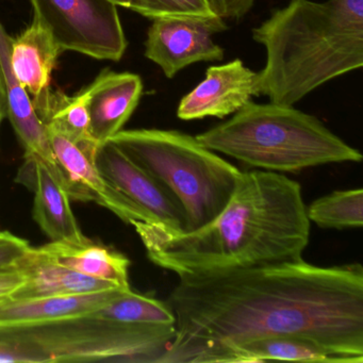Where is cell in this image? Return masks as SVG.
I'll list each match as a JSON object with an SVG mask.
<instances>
[{"label": "cell", "mask_w": 363, "mask_h": 363, "mask_svg": "<svg viewBox=\"0 0 363 363\" xmlns=\"http://www.w3.org/2000/svg\"><path fill=\"white\" fill-rule=\"evenodd\" d=\"M176 335L158 363L220 362L240 344L296 335L363 362V267L303 259L184 276L167 301Z\"/></svg>", "instance_id": "1"}, {"label": "cell", "mask_w": 363, "mask_h": 363, "mask_svg": "<svg viewBox=\"0 0 363 363\" xmlns=\"http://www.w3.org/2000/svg\"><path fill=\"white\" fill-rule=\"evenodd\" d=\"M301 186L276 172H241L224 209L205 226L171 233L133 222L148 259L184 276L296 261L309 243Z\"/></svg>", "instance_id": "2"}, {"label": "cell", "mask_w": 363, "mask_h": 363, "mask_svg": "<svg viewBox=\"0 0 363 363\" xmlns=\"http://www.w3.org/2000/svg\"><path fill=\"white\" fill-rule=\"evenodd\" d=\"M252 33L267 50L255 96L293 106L329 80L362 67L363 0H290Z\"/></svg>", "instance_id": "3"}, {"label": "cell", "mask_w": 363, "mask_h": 363, "mask_svg": "<svg viewBox=\"0 0 363 363\" xmlns=\"http://www.w3.org/2000/svg\"><path fill=\"white\" fill-rule=\"evenodd\" d=\"M201 145L276 173H298L329 163L361 162L356 148L331 133L315 116L293 106L247 101L235 116L201 135Z\"/></svg>", "instance_id": "4"}, {"label": "cell", "mask_w": 363, "mask_h": 363, "mask_svg": "<svg viewBox=\"0 0 363 363\" xmlns=\"http://www.w3.org/2000/svg\"><path fill=\"white\" fill-rule=\"evenodd\" d=\"M109 141L177 201L186 233L205 226L224 209L241 174L196 137L177 130H121Z\"/></svg>", "instance_id": "5"}, {"label": "cell", "mask_w": 363, "mask_h": 363, "mask_svg": "<svg viewBox=\"0 0 363 363\" xmlns=\"http://www.w3.org/2000/svg\"><path fill=\"white\" fill-rule=\"evenodd\" d=\"M14 330L43 363H158L176 335V325L133 324L86 315Z\"/></svg>", "instance_id": "6"}, {"label": "cell", "mask_w": 363, "mask_h": 363, "mask_svg": "<svg viewBox=\"0 0 363 363\" xmlns=\"http://www.w3.org/2000/svg\"><path fill=\"white\" fill-rule=\"evenodd\" d=\"M33 18L63 52L118 62L127 50L118 6L110 0H30Z\"/></svg>", "instance_id": "7"}, {"label": "cell", "mask_w": 363, "mask_h": 363, "mask_svg": "<svg viewBox=\"0 0 363 363\" xmlns=\"http://www.w3.org/2000/svg\"><path fill=\"white\" fill-rule=\"evenodd\" d=\"M95 164L130 206L135 222L186 233V216L177 201L118 146L110 141L97 146Z\"/></svg>", "instance_id": "8"}, {"label": "cell", "mask_w": 363, "mask_h": 363, "mask_svg": "<svg viewBox=\"0 0 363 363\" xmlns=\"http://www.w3.org/2000/svg\"><path fill=\"white\" fill-rule=\"evenodd\" d=\"M152 21L145 57L160 67L167 78L194 63L224 59V50L212 40L216 33L228 28L218 16L179 14Z\"/></svg>", "instance_id": "9"}, {"label": "cell", "mask_w": 363, "mask_h": 363, "mask_svg": "<svg viewBox=\"0 0 363 363\" xmlns=\"http://www.w3.org/2000/svg\"><path fill=\"white\" fill-rule=\"evenodd\" d=\"M46 128L55 160L69 199L94 201L113 212L125 223L135 222L130 206L104 178L95 164V152L99 145L77 144L58 131Z\"/></svg>", "instance_id": "10"}, {"label": "cell", "mask_w": 363, "mask_h": 363, "mask_svg": "<svg viewBox=\"0 0 363 363\" xmlns=\"http://www.w3.org/2000/svg\"><path fill=\"white\" fill-rule=\"evenodd\" d=\"M257 73L235 59L209 67L205 79L180 101V120H201L207 116L224 118L241 109L255 96Z\"/></svg>", "instance_id": "11"}, {"label": "cell", "mask_w": 363, "mask_h": 363, "mask_svg": "<svg viewBox=\"0 0 363 363\" xmlns=\"http://www.w3.org/2000/svg\"><path fill=\"white\" fill-rule=\"evenodd\" d=\"M90 131L99 145L122 130L139 105L143 82L137 74L105 69L84 89Z\"/></svg>", "instance_id": "12"}, {"label": "cell", "mask_w": 363, "mask_h": 363, "mask_svg": "<svg viewBox=\"0 0 363 363\" xmlns=\"http://www.w3.org/2000/svg\"><path fill=\"white\" fill-rule=\"evenodd\" d=\"M35 191L33 218L52 242L84 244V237L71 207V199L63 186L58 165L41 156H29Z\"/></svg>", "instance_id": "13"}, {"label": "cell", "mask_w": 363, "mask_h": 363, "mask_svg": "<svg viewBox=\"0 0 363 363\" xmlns=\"http://www.w3.org/2000/svg\"><path fill=\"white\" fill-rule=\"evenodd\" d=\"M123 291L127 290L116 289L89 294L33 298L7 297L0 301V330L28 328L86 316Z\"/></svg>", "instance_id": "14"}, {"label": "cell", "mask_w": 363, "mask_h": 363, "mask_svg": "<svg viewBox=\"0 0 363 363\" xmlns=\"http://www.w3.org/2000/svg\"><path fill=\"white\" fill-rule=\"evenodd\" d=\"M25 276V284L11 295L12 298L67 296L105 291L129 290L120 284L82 275L55 262L41 248H29L14 264Z\"/></svg>", "instance_id": "15"}, {"label": "cell", "mask_w": 363, "mask_h": 363, "mask_svg": "<svg viewBox=\"0 0 363 363\" xmlns=\"http://www.w3.org/2000/svg\"><path fill=\"white\" fill-rule=\"evenodd\" d=\"M12 38L0 21V71L5 84L7 116L25 150V157L41 156L57 164L48 128L35 112L33 99L18 82L10 63Z\"/></svg>", "instance_id": "16"}, {"label": "cell", "mask_w": 363, "mask_h": 363, "mask_svg": "<svg viewBox=\"0 0 363 363\" xmlns=\"http://www.w3.org/2000/svg\"><path fill=\"white\" fill-rule=\"evenodd\" d=\"M62 52L52 33L35 18L24 33L12 39V71L30 97L35 99L50 90L52 72Z\"/></svg>", "instance_id": "17"}, {"label": "cell", "mask_w": 363, "mask_h": 363, "mask_svg": "<svg viewBox=\"0 0 363 363\" xmlns=\"http://www.w3.org/2000/svg\"><path fill=\"white\" fill-rule=\"evenodd\" d=\"M52 260L82 275L130 288L128 258L106 246L90 241L84 244L50 242L40 247Z\"/></svg>", "instance_id": "18"}, {"label": "cell", "mask_w": 363, "mask_h": 363, "mask_svg": "<svg viewBox=\"0 0 363 363\" xmlns=\"http://www.w3.org/2000/svg\"><path fill=\"white\" fill-rule=\"evenodd\" d=\"M269 360L341 362L339 357L318 342L296 335L264 337L240 344L227 350L220 362L252 363Z\"/></svg>", "instance_id": "19"}, {"label": "cell", "mask_w": 363, "mask_h": 363, "mask_svg": "<svg viewBox=\"0 0 363 363\" xmlns=\"http://www.w3.org/2000/svg\"><path fill=\"white\" fill-rule=\"evenodd\" d=\"M33 107L48 128L58 131L72 141L82 145H99L91 135L84 91L75 96H67L60 91L48 90L33 99Z\"/></svg>", "instance_id": "20"}, {"label": "cell", "mask_w": 363, "mask_h": 363, "mask_svg": "<svg viewBox=\"0 0 363 363\" xmlns=\"http://www.w3.org/2000/svg\"><path fill=\"white\" fill-rule=\"evenodd\" d=\"M90 316L133 324L176 325L175 315L167 301L133 290L123 291Z\"/></svg>", "instance_id": "21"}, {"label": "cell", "mask_w": 363, "mask_h": 363, "mask_svg": "<svg viewBox=\"0 0 363 363\" xmlns=\"http://www.w3.org/2000/svg\"><path fill=\"white\" fill-rule=\"evenodd\" d=\"M308 220L320 228H361L363 226V191H335L306 208Z\"/></svg>", "instance_id": "22"}, {"label": "cell", "mask_w": 363, "mask_h": 363, "mask_svg": "<svg viewBox=\"0 0 363 363\" xmlns=\"http://www.w3.org/2000/svg\"><path fill=\"white\" fill-rule=\"evenodd\" d=\"M140 3L138 13L150 20L179 14L214 16L207 0H140Z\"/></svg>", "instance_id": "23"}, {"label": "cell", "mask_w": 363, "mask_h": 363, "mask_svg": "<svg viewBox=\"0 0 363 363\" xmlns=\"http://www.w3.org/2000/svg\"><path fill=\"white\" fill-rule=\"evenodd\" d=\"M0 363H43L39 352L14 330H0Z\"/></svg>", "instance_id": "24"}, {"label": "cell", "mask_w": 363, "mask_h": 363, "mask_svg": "<svg viewBox=\"0 0 363 363\" xmlns=\"http://www.w3.org/2000/svg\"><path fill=\"white\" fill-rule=\"evenodd\" d=\"M30 247L26 240L0 231V271L13 269L16 261Z\"/></svg>", "instance_id": "25"}, {"label": "cell", "mask_w": 363, "mask_h": 363, "mask_svg": "<svg viewBox=\"0 0 363 363\" xmlns=\"http://www.w3.org/2000/svg\"><path fill=\"white\" fill-rule=\"evenodd\" d=\"M214 16L222 20L238 21L250 12L255 0H207Z\"/></svg>", "instance_id": "26"}, {"label": "cell", "mask_w": 363, "mask_h": 363, "mask_svg": "<svg viewBox=\"0 0 363 363\" xmlns=\"http://www.w3.org/2000/svg\"><path fill=\"white\" fill-rule=\"evenodd\" d=\"M25 284V276L20 269L0 271V301L13 295Z\"/></svg>", "instance_id": "27"}, {"label": "cell", "mask_w": 363, "mask_h": 363, "mask_svg": "<svg viewBox=\"0 0 363 363\" xmlns=\"http://www.w3.org/2000/svg\"><path fill=\"white\" fill-rule=\"evenodd\" d=\"M7 116V101H6L5 84H4L3 74L0 71V126L4 118Z\"/></svg>", "instance_id": "28"}, {"label": "cell", "mask_w": 363, "mask_h": 363, "mask_svg": "<svg viewBox=\"0 0 363 363\" xmlns=\"http://www.w3.org/2000/svg\"><path fill=\"white\" fill-rule=\"evenodd\" d=\"M112 3L116 4L118 7H124L127 8V9L133 10V11L137 12L139 11L140 0H110Z\"/></svg>", "instance_id": "29"}]
</instances>
